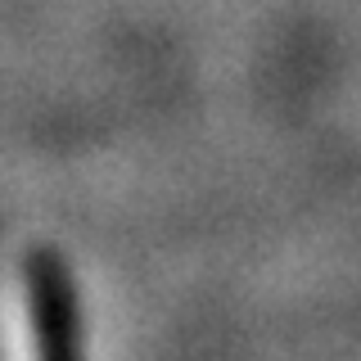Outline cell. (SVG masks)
Returning <instances> with one entry per match:
<instances>
[{"label": "cell", "instance_id": "obj_1", "mask_svg": "<svg viewBox=\"0 0 361 361\" xmlns=\"http://www.w3.org/2000/svg\"><path fill=\"white\" fill-rule=\"evenodd\" d=\"M23 307L37 361H86L77 280L50 244H32L23 253Z\"/></svg>", "mask_w": 361, "mask_h": 361}]
</instances>
